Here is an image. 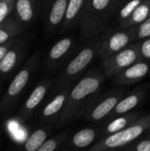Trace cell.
I'll list each match as a JSON object with an SVG mask.
<instances>
[{
  "mask_svg": "<svg viewBox=\"0 0 150 151\" xmlns=\"http://www.w3.org/2000/svg\"><path fill=\"white\" fill-rule=\"evenodd\" d=\"M106 76L100 69H90L78 81L69 94L66 104L57 120L62 128L82 117L89 105L99 96Z\"/></svg>",
  "mask_w": 150,
  "mask_h": 151,
  "instance_id": "1",
  "label": "cell"
},
{
  "mask_svg": "<svg viewBox=\"0 0 150 151\" xmlns=\"http://www.w3.org/2000/svg\"><path fill=\"white\" fill-rule=\"evenodd\" d=\"M84 46L75 52L58 70L57 75L53 82V94L62 88L73 85L80 79L93 62L97 54L98 37L84 42Z\"/></svg>",
  "mask_w": 150,
  "mask_h": 151,
  "instance_id": "2",
  "label": "cell"
},
{
  "mask_svg": "<svg viewBox=\"0 0 150 151\" xmlns=\"http://www.w3.org/2000/svg\"><path fill=\"white\" fill-rule=\"evenodd\" d=\"M117 0H88L80 22L81 40L86 42L99 35L108 27L113 18Z\"/></svg>",
  "mask_w": 150,
  "mask_h": 151,
  "instance_id": "3",
  "label": "cell"
},
{
  "mask_svg": "<svg viewBox=\"0 0 150 151\" xmlns=\"http://www.w3.org/2000/svg\"><path fill=\"white\" fill-rule=\"evenodd\" d=\"M150 130V113L140 116L124 129L99 139L89 151L119 150L121 148L138 140L144 133Z\"/></svg>",
  "mask_w": 150,
  "mask_h": 151,
  "instance_id": "4",
  "label": "cell"
},
{
  "mask_svg": "<svg viewBox=\"0 0 150 151\" xmlns=\"http://www.w3.org/2000/svg\"><path fill=\"white\" fill-rule=\"evenodd\" d=\"M40 63V53L37 51L32 55L22 68L17 73L0 103V113L4 115L11 112L16 105L21 94L29 83L32 76Z\"/></svg>",
  "mask_w": 150,
  "mask_h": 151,
  "instance_id": "5",
  "label": "cell"
},
{
  "mask_svg": "<svg viewBox=\"0 0 150 151\" xmlns=\"http://www.w3.org/2000/svg\"><path fill=\"white\" fill-rule=\"evenodd\" d=\"M133 42V27H107L98 37L96 57L103 61Z\"/></svg>",
  "mask_w": 150,
  "mask_h": 151,
  "instance_id": "6",
  "label": "cell"
},
{
  "mask_svg": "<svg viewBox=\"0 0 150 151\" xmlns=\"http://www.w3.org/2000/svg\"><path fill=\"white\" fill-rule=\"evenodd\" d=\"M124 96L125 92L121 89L111 90L105 94H99L82 116L83 119L88 122H103Z\"/></svg>",
  "mask_w": 150,
  "mask_h": 151,
  "instance_id": "7",
  "label": "cell"
},
{
  "mask_svg": "<svg viewBox=\"0 0 150 151\" xmlns=\"http://www.w3.org/2000/svg\"><path fill=\"white\" fill-rule=\"evenodd\" d=\"M139 60H141L140 42H136L129 44L120 51L103 60V71L106 77H113Z\"/></svg>",
  "mask_w": 150,
  "mask_h": 151,
  "instance_id": "8",
  "label": "cell"
},
{
  "mask_svg": "<svg viewBox=\"0 0 150 151\" xmlns=\"http://www.w3.org/2000/svg\"><path fill=\"white\" fill-rule=\"evenodd\" d=\"M77 48L76 39L73 36H66L55 42L50 49L44 61V71L52 74L75 53Z\"/></svg>",
  "mask_w": 150,
  "mask_h": 151,
  "instance_id": "9",
  "label": "cell"
},
{
  "mask_svg": "<svg viewBox=\"0 0 150 151\" xmlns=\"http://www.w3.org/2000/svg\"><path fill=\"white\" fill-rule=\"evenodd\" d=\"M53 82L54 80L45 78L35 85L34 88L27 98V100L24 102L19 110V117L20 119L27 120L31 117L33 112L39 107V105L44 100L45 96L48 95L50 89L53 86Z\"/></svg>",
  "mask_w": 150,
  "mask_h": 151,
  "instance_id": "10",
  "label": "cell"
},
{
  "mask_svg": "<svg viewBox=\"0 0 150 151\" xmlns=\"http://www.w3.org/2000/svg\"><path fill=\"white\" fill-rule=\"evenodd\" d=\"M97 139H101L100 130H97L95 127L82 128L72 135H69L62 148V150H85L89 146L92 147L96 142Z\"/></svg>",
  "mask_w": 150,
  "mask_h": 151,
  "instance_id": "11",
  "label": "cell"
},
{
  "mask_svg": "<svg viewBox=\"0 0 150 151\" xmlns=\"http://www.w3.org/2000/svg\"><path fill=\"white\" fill-rule=\"evenodd\" d=\"M73 85H69V86L62 88L56 94H54V96L43 107V109L42 111V113H41V120L42 121L53 122V121L58 120L59 116L62 113V111L66 104L69 94H70Z\"/></svg>",
  "mask_w": 150,
  "mask_h": 151,
  "instance_id": "12",
  "label": "cell"
},
{
  "mask_svg": "<svg viewBox=\"0 0 150 151\" xmlns=\"http://www.w3.org/2000/svg\"><path fill=\"white\" fill-rule=\"evenodd\" d=\"M27 47L28 42L27 39L17 38L13 45L0 61V75H8L18 66L19 63L23 59Z\"/></svg>",
  "mask_w": 150,
  "mask_h": 151,
  "instance_id": "13",
  "label": "cell"
},
{
  "mask_svg": "<svg viewBox=\"0 0 150 151\" xmlns=\"http://www.w3.org/2000/svg\"><path fill=\"white\" fill-rule=\"evenodd\" d=\"M150 73L149 62L139 60L113 76V81L118 85H129L142 81Z\"/></svg>",
  "mask_w": 150,
  "mask_h": 151,
  "instance_id": "14",
  "label": "cell"
},
{
  "mask_svg": "<svg viewBox=\"0 0 150 151\" xmlns=\"http://www.w3.org/2000/svg\"><path fill=\"white\" fill-rule=\"evenodd\" d=\"M68 2L69 0H50L45 12V26L47 32L52 33L62 26Z\"/></svg>",
  "mask_w": 150,
  "mask_h": 151,
  "instance_id": "15",
  "label": "cell"
},
{
  "mask_svg": "<svg viewBox=\"0 0 150 151\" xmlns=\"http://www.w3.org/2000/svg\"><path fill=\"white\" fill-rule=\"evenodd\" d=\"M146 92L144 88H137L132 92H130L127 95H125L118 103L115 109L112 111V112L107 117V119L103 121V123H106L112 119L113 118L127 113L129 111H133L135 108H137L144 100Z\"/></svg>",
  "mask_w": 150,
  "mask_h": 151,
  "instance_id": "16",
  "label": "cell"
},
{
  "mask_svg": "<svg viewBox=\"0 0 150 151\" xmlns=\"http://www.w3.org/2000/svg\"><path fill=\"white\" fill-rule=\"evenodd\" d=\"M88 1V0H69L65 19L61 26V33L69 32L79 27L87 8Z\"/></svg>",
  "mask_w": 150,
  "mask_h": 151,
  "instance_id": "17",
  "label": "cell"
},
{
  "mask_svg": "<svg viewBox=\"0 0 150 151\" xmlns=\"http://www.w3.org/2000/svg\"><path fill=\"white\" fill-rule=\"evenodd\" d=\"M14 18L27 28L36 18L37 5L35 0H16L13 8Z\"/></svg>",
  "mask_w": 150,
  "mask_h": 151,
  "instance_id": "18",
  "label": "cell"
},
{
  "mask_svg": "<svg viewBox=\"0 0 150 151\" xmlns=\"http://www.w3.org/2000/svg\"><path fill=\"white\" fill-rule=\"evenodd\" d=\"M139 117H140L139 111H132L127 113L117 116L113 118L112 119H111L110 121L103 123V127L100 129L101 138L115 134L124 129L125 127L129 126L131 123H133Z\"/></svg>",
  "mask_w": 150,
  "mask_h": 151,
  "instance_id": "19",
  "label": "cell"
},
{
  "mask_svg": "<svg viewBox=\"0 0 150 151\" xmlns=\"http://www.w3.org/2000/svg\"><path fill=\"white\" fill-rule=\"evenodd\" d=\"M26 28L12 14L0 23V44L18 37Z\"/></svg>",
  "mask_w": 150,
  "mask_h": 151,
  "instance_id": "20",
  "label": "cell"
},
{
  "mask_svg": "<svg viewBox=\"0 0 150 151\" xmlns=\"http://www.w3.org/2000/svg\"><path fill=\"white\" fill-rule=\"evenodd\" d=\"M144 0H117L114 7V16L118 21V27H122L130 18L135 9Z\"/></svg>",
  "mask_w": 150,
  "mask_h": 151,
  "instance_id": "21",
  "label": "cell"
},
{
  "mask_svg": "<svg viewBox=\"0 0 150 151\" xmlns=\"http://www.w3.org/2000/svg\"><path fill=\"white\" fill-rule=\"evenodd\" d=\"M150 17V0H144L132 13L122 27L127 28L137 26Z\"/></svg>",
  "mask_w": 150,
  "mask_h": 151,
  "instance_id": "22",
  "label": "cell"
},
{
  "mask_svg": "<svg viewBox=\"0 0 150 151\" xmlns=\"http://www.w3.org/2000/svg\"><path fill=\"white\" fill-rule=\"evenodd\" d=\"M50 130L47 127H42L33 132L27 139L24 149L27 151H38L39 148L48 139Z\"/></svg>",
  "mask_w": 150,
  "mask_h": 151,
  "instance_id": "23",
  "label": "cell"
},
{
  "mask_svg": "<svg viewBox=\"0 0 150 151\" xmlns=\"http://www.w3.org/2000/svg\"><path fill=\"white\" fill-rule=\"evenodd\" d=\"M70 131H63L58 134L53 136L52 138L47 139L43 144L39 148L38 151H55L57 150H61L65 143L67 138L69 137Z\"/></svg>",
  "mask_w": 150,
  "mask_h": 151,
  "instance_id": "24",
  "label": "cell"
},
{
  "mask_svg": "<svg viewBox=\"0 0 150 151\" xmlns=\"http://www.w3.org/2000/svg\"><path fill=\"white\" fill-rule=\"evenodd\" d=\"M148 37H150V17L141 24L133 27V42H141Z\"/></svg>",
  "mask_w": 150,
  "mask_h": 151,
  "instance_id": "25",
  "label": "cell"
},
{
  "mask_svg": "<svg viewBox=\"0 0 150 151\" xmlns=\"http://www.w3.org/2000/svg\"><path fill=\"white\" fill-rule=\"evenodd\" d=\"M119 150L122 151H150V137L149 139H143L135 141L131 144H128Z\"/></svg>",
  "mask_w": 150,
  "mask_h": 151,
  "instance_id": "26",
  "label": "cell"
},
{
  "mask_svg": "<svg viewBox=\"0 0 150 151\" xmlns=\"http://www.w3.org/2000/svg\"><path fill=\"white\" fill-rule=\"evenodd\" d=\"M15 2L16 0H0V23L11 14Z\"/></svg>",
  "mask_w": 150,
  "mask_h": 151,
  "instance_id": "27",
  "label": "cell"
},
{
  "mask_svg": "<svg viewBox=\"0 0 150 151\" xmlns=\"http://www.w3.org/2000/svg\"><path fill=\"white\" fill-rule=\"evenodd\" d=\"M140 50L141 59L150 62V37L140 42Z\"/></svg>",
  "mask_w": 150,
  "mask_h": 151,
  "instance_id": "28",
  "label": "cell"
},
{
  "mask_svg": "<svg viewBox=\"0 0 150 151\" xmlns=\"http://www.w3.org/2000/svg\"><path fill=\"white\" fill-rule=\"evenodd\" d=\"M18 37L14 38V39H11L4 43H2L0 44V61L4 58V57L5 56V54L7 53V51L10 50V48L13 45V43L15 42V41L17 40Z\"/></svg>",
  "mask_w": 150,
  "mask_h": 151,
  "instance_id": "29",
  "label": "cell"
},
{
  "mask_svg": "<svg viewBox=\"0 0 150 151\" xmlns=\"http://www.w3.org/2000/svg\"><path fill=\"white\" fill-rule=\"evenodd\" d=\"M148 136H149V137H150V130L149 131H148Z\"/></svg>",
  "mask_w": 150,
  "mask_h": 151,
  "instance_id": "30",
  "label": "cell"
},
{
  "mask_svg": "<svg viewBox=\"0 0 150 151\" xmlns=\"http://www.w3.org/2000/svg\"><path fill=\"white\" fill-rule=\"evenodd\" d=\"M0 140H1V134H0Z\"/></svg>",
  "mask_w": 150,
  "mask_h": 151,
  "instance_id": "31",
  "label": "cell"
}]
</instances>
